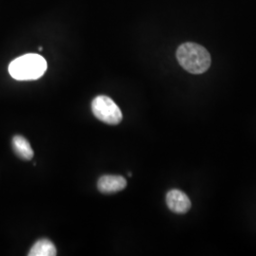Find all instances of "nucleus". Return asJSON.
I'll return each instance as SVG.
<instances>
[{
	"instance_id": "obj_4",
	"label": "nucleus",
	"mask_w": 256,
	"mask_h": 256,
	"mask_svg": "<svg viewBox=\"0 0 256 256\" xmlns=\"http://www.w3.org/2000/svg\"><path fill=\"white\" fill-rule=\"evenodd\" d=\"M166 204L169 210L178 214H184L188 212L192 207V203L188 196L178 189H173L167 192Z\"/></svg>"
},
{
	"instance_id": "obj_5",
	"label": "nucleus",
	"mask_w": 256,
	"mask_h": 256,
	"mask_svg": "<svg viewBox=\"0 0 256 256\" xmlns=\"http://www.w3.org/2000/svg\"><path fill=\"white\" fill-rule=\"evenodd\" d=\"M128 185L126 180L122 176H102L98 180V190L102 194H113L124 190Z\"/></svg>"
},
{
	"instance_id": "obj_1",
	"label": "nucleus",
	"mask_w": 256,
	"mask_h": 256,
	"mask_svg": "<svg viewBox=\"0 0 256 256\" xmlns=\"http://www.w3.org/2000/svg\"><path fill=\"white\" fill-rule=\"evenodd\" d=\"M176 59L186 72L192 74L206 72L212 63L209 52L204 46L192 42H187L178 46Z\"/></svg>"
},
{
	"instance_id": "obj_3",
	"label": "nucleus",
	"mask_w": 256,
	"mask_h": 256,
	"mask_svg": "<svg viewBox=\"0 0 256 256\" xmlns=\"http://www.w3.org/2000/svg\"><path fill=\"white\" fill-rule=\"evenodd\" d=\"M92 110L97 119L108 124L116 126L122 120V114L119 106L108 96H97L92 101Z\"/></svg>"
},
{
	"instance_id": "obj_2",
	"label": "nucleus",
	"mask_w": 256,
	"mask_h": 256,
	"mask_svg": "<svg viewBox=\"0 0 256 256\" xmlns=\"http://www.w3.org/2000/svg\"><path fill=\"white\" fill-rule=\"evenodd\" d=\"M46 62L44 57L36 54L22 55L14 60L9 66L10 76L18 81L37 80L46 70Z\"/></svg>"
},
{
	"instance_id": "obj_7",
	"label": "nucleus",
	"mask_w": 256,
	"mask_h": 256,
	"mask_svg": "<svg viewBox=\"0 0 256 256\" xmlns=\"http://www.w3.org/2000/svg\"><path fill=\"white\" fill-rule=\"evenodd\" d=\"M57 250L54 243L48 239H40L32 247L28 256H55Z\"/></svg>"
},
{
	"instance_id": "obj_6",
	"label": "nucleus",
	"mask_w": 256,
	"mask_h": 256,
	"mask_svg": "<svg viewBox=\"0 0 256 256\" xmlns=\"http://www.w3.org/2000/svg\"><path fill=\"white\" fill-rule=\"evenodd\" d=\"M12 149L16 156L24 160H30L34 156V150L30 142L22 136L18 135L12 138Z\"/></svg>"
}]
</instances>
